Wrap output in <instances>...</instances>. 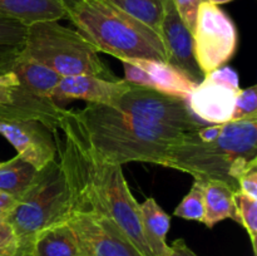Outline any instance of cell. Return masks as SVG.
Segmentation results:
<instances>
[{
    "instance_id": "obj_15",
    "label": "cell",
    "mask_w": 257,
    "mask_h": 256,
    "mask_svg": "<svg viewBox=\"0 0 257 256\" xmlns=\"http://www.w3.org/2000/svg\"><path fill=\"white\" fill-rule=\"evenodd\" d=\"M0 15L29 25L67 19L64 0H0Z\"/></svg>"
},
{
    "instance_id": "obj_30",
    "label": "cell",
    "mask_w": 257,
    "mask_h": 256,
    "mask_svg": "<svg viewBox=\"0 0 257 256\" xmlns=\"http://www.w3.org/2000/svg\"><path fill=\"white\" fill-rule=\"evenodd\" d=\"M206 3H211V4L220 5V4H226V3L233 2V0H205Z\"/></svg>"
},
{
    "instance_id": "obj_22",
    "label": "cell",
    "mask_w": 257,
    "mask_h": 256,
    "mask_svg": "<svg viewBox=\"0 0 257 256\" xmlns=\"http://www.w3.org/2000/svg\"><path fill=\"white\" fill-rule=\"evenodd\" d=\"M233 201H235V221L246 228L252 242L253 252L256 255L257 200L241 192L240 190H236L233 193Z\"/></svg>"
},
{
    "instance_id": "obj_2",
    "label": "cell",
    "mask_w": 257,
    "mask_h": 256,
    "mask_svg": "<svg viewBox=\"0 0 257 256\" xmlns=\"http://www.w3.org/2000/svg\"><path fill=\"white\" fill-rule=\"evenodd\" d=\"M73 112L93 148L120 166L145 162L165 167L171 148L190 133L161 120L142 102L130 103L122 110L88 103Z\"/></svg>"
},
{
    "instance_id": "obj_13",
    "label": "cell",
    "mask_w": 257,
    "mask_h": 256,
    "mask_svg": "<svg viewBox=\"0 0 257 256\" xmlns=\"http://www.w3.org/2000/svg\"><path fill=\"white\" fill-rule=\"evenodd\" d=\"M132 85V83L124 79L110 80L95 75H69L62 77L53 92L52 99L54 102L85 100L92 104L114 107Z\"/></svg>"
},
{
    "instance_id": "obj_18",
    "label": "cell",
    "mask_w": 257,
    "mask_h": 256,
    "mask_svg": "<svg viewBox=\"0 0 257 256\" xmlns=\"http://www.w3.org/2000/svg\"><path fill=\"white\" fill-rule=\"evenodd\" d=\"M235 191L223 181L210 180L203 182L205 217L202 223L208 228H212L216 223L226 218H232L235 221Z\"/></svg>"
},
{
    "instance_id": "obj_27",
    "label": "cell",
    "mask_w": 257,
    "mask_h": 256,
    "mask_svg": "<svg viewBox=\"0 0 257 256\" xmlns=\"http://www.w3.org/2000/svg\"><path fill=\"white\" fill-rule=\"evenodd\" d=\"M238 190L257 200V161L251 163L240 176Z\"/></svg>"
},
{
    "instance_id": "obj_11",
    "label": "cell",
    "mask_w": 257,
    "mask_h": 256,
    "mask_svg": "<svg viewBox=\"0 0 257 256\" xmlns=\"http://www.w3.org/2000/svg\"><path fill=\"white\" fill-rule=\"evenodd\" d=\"M160 37L165 48L166 63L181 70L188 79L198 84L205 74L196 62L192 33L181 20L172 0H165Z\"/></svg>"
},
{
    "instance_id": "obj_4",
    "label": "cell",
    "mask_w": 257,
    "mask_h": 256,
    "mask_svg": "<svg viewBox=\"0 0 257 256\" xmlns=\"http://www.w3.org/2000/svg\"><path fill=\"white\" fill-rule=\"evenodd\" d=\"M67 19L99 53L120 62L147 59L166 62L160 34L108 0H64Z\"/></svg>"
},
{
    "instance_id": "obj_7",
    "label": "cell",
    "mask_w": 257,
    "mask_h": 256,
    "mask_svg": "<svg viewBox=\"0 0 257 256\" xmlns=\"http://www.w3.org/2000/svg\"><path fill=\"white\" fill-rule=\"evenodd\" d=\"M193 53L203 74L225 65L233 57L238 35L232 19L218 5L203 2L192 32Z\"/></svg>"
},
{
    "instance_id": "obj_23",
    "label": "cell",
    "mask_w": 257,
    "mask_h": 256,
    "mask_svg": "<svg viewBox=\"0 0 257 256\" xmlns=\"http://www.w3.org/2000/svg\"><path fill=\"white\" fill-rule=\"evenodd\" d=\"M173 215L185 218V220L203 222V217H205L203 182L195 181L190 192L183 197L180 205L173 211Z\"/></svg>"
},
{
    "instance_id": "obj_20",
    "label": "cell",
    "mask_w": 257,
    "mask_h": 256,
    "mask_svg": "<svg viewBox=\"0 0 257 256\" xmlns=\"http://www.w3.org/2000/svg\"><path fill=\"white\" fill-rule=\"evenodd\" d=\"M119 9L152 28L160 34L163 14H165V0H108Z\"/></svg>"
},
{
    "instance_id": "obj_31",
    "label": "cell",
    "mask_w": 257,
    "mask_h": 256,
    "mask_svg": "<svg viewBox=\"0 0 257 256\" xmlns=\"http://www.w3.org/2000/svg\"><path fill=\"white\" fill-rule=\"evenodd\" d=\"M14 256H32L30 255L29 250H22V248H18L17 253Z\"/></svg>"
},
{
    "instance_id": "obj_9",
    "label": "cell",
    "mask_w": 257,
    "mask_h": 256,
    "mask_svg": "<svg viewBox=\"0 0 257 256\" xmlns=\"http://www.w3.org/2000/svg\"><path fill=\"white\" fill-rule=\"evenodd\" d=\"M68 223L84 256H143L109 218L94 213L69 212Z\"/></svg>"
},
{
    "instance_id": "obj_19",
    "label": "cell",
    "mask_w": 257,
    "mask_h": 256,
    "mask_svg": "<svg viewBox=\"0 0 257 256\" xmlns=\"http://www.w3.org/2000/svg\"><path fill=\"white\" fill-rule=\"evenodd\" d=\"M38 171L30 163L15 156L7 162L0 163V191L19 200L34 180Z\"/></svg>"
},
{
    "instance_id": "obj_5",
    "label": "cell",
    "mask_w": 257,
    "mask_h": 256,
    "mask_svg": "<svg viewBox=\"0 0 257 256\" xmlns=\"http://www.w3.org/2000/svg\"><path fill=\"white\" fill-rule=\"evenodd\" d=\"M22 53L60 77L95 75L118 79L102 60L97 48L82 33L59 24L57 20L29 25Z\"/></svg>"
},
{
    "instance_id": "obj_28",
    "label": "cell",
    "mask_w": 257,
    "mask_h": 256,
    "mask_svg": "<svg viewBox=\"0 0 257 256\" xmlns=\"http://www.w3.org/2000/svg\"><path fill=\"white\" fill-rule=\"evenodd\" d=\"M166 256H197L190 247L187 246V243L185 242V240L182 238H178L172 242V245L170 246V252Z\"/></svg>"
},
{
    "instance_id": "obj_3",
    "label": "cell",
    "mask_w": 257,
    "mask_h": 256,
    "mask_svg": "<svg viewBox=\"0 0 257 256\" xmlns=\"http://www.w3.org/2000/svg\"><path fill=\"white\" fill-rule=\"evenodd\" d=\"M196 131L171 148L165 167L188 173L200 182L223 181L238 190L240 176L257 161V120L226 122L220 135L208 140H201Z\"/></svg>"
},
{
    "instance_id": "obj_1",
    "label": "cell",
    "mask_w": 257,
    "mask_h": 256,
    "mask_svg": "<svg viewBox=\"0 0 257 256\" xmlns=\"http://www.w3.org/2000/svg\"><path fill=\"white\" fill-rule=\"evenodd\" d=\"M53 133L69 191V212L109 218L143 256H152L143 237L140 203L131 193L122 166L104 160L93 148L73 110H63Z\"/></svg>"
},
{
    "instance_id": "obj_26",
    "label": "cell",
    "mask_w": 257,
    "mask_h": 256,
    "mask_svg": "<svg viewBox=\"0 0 257 256\" xmlns=\"http://www.w3.org/2000/svg\"><path fill=\"white\" fill-rule=\"evenodd\" d=\"M19 245L12 226L5 217H0V256H14Z\"/></svg>"
},
{
    "instance_id": "obj_14",
    "label": "cell",
    "mask_w": 257,
    "mask_h": 256,
    "mask_svg": "<svg viewBox=\"0 0 257 256\" xmlns=\"http://www.w3.org/2000/svg\"><path fill=\"white\" fill-rule=\"evenodd\" d=\"M4 73H14L29 92L45 99H52L53 92L62 79L57 72L23 54L22 49L0 62V74Z\"/></svg>"
},
{
    "instance_id": "obj_25",
    "label": "cell",
    "mask_w": 257,
    "mask_h": 256,
    "mask_svg": "<svg viewBox=\"0 0 257 256\" xmlns=\"http://www.w3.org/2000/svg\"><path fill=\"white\" fill-rule=\"evenodd\" d=\"M203 2L205 0H172L181 20L185 23V25L191 33L195 29L198 9Z\"/></svg>"
},
{
    "instance_id": "obj_17",
    "label": "cell",
    "mask_w": 257,
    "mask_h": 256,
    "mask_svg": "<svg viewBox=\"0 0 257 256\" xmlns=\"http://www.w3.org/2000/svg\"><path fill=\"white\" fill-rule=\"evenodd\" d=\"M140 208L143 237L151 253L152 256H166L170 252V246L166 242L171 226L170 215L152 197L140 203Z\"/></svg>"
},
{
    "instance_id": "obj_10",
    "label": "cell",
    "mask_w": 257,
    "mask_h": 256,
    "mask_svg": "<svg viewBox=\"0 0 257 256\" xmlns=\"http://www.w3.org/2000/svg\"><path fill=\"white\" fill-rule=\"evenodd\" d=\"M0 135L17 150L18 156L37 171L57 160L54 133L34 118H8L0 115Z\"/></svg>"
},
{
    "instance_id": "obj_24",
    "label": "cell",
    "mask_w": 257,
    "mask_h": 256,
    "mask_svg": "<svg viewBox=\"0 0 257 256\" xmlns=\"http://www.w3.org/2000/svg\"><path fill=\"white\" fill-rule=\"evenodd\" d=\"M231 122H251L257 120L256 85L241 89L235 100Z\"/></svg>"
},
{
    "instance_id": "obj_12",
    "label": "cell",
    "mask_w": 257,
    "mask_h": 256,
    "mask_svg": "<svg viewBox=\"0 0 257 256\" xmlns=\"http://www.w3.org/2000/svg\"><path fill=\"white\" fill-rule=\"evenodd\" d=\"M122 64L124 80L172 97L187 100L197 85V83L188 79L181 70L166 62L135 59L131 62H122Z\"/></svg>"
},
{
    "instance_id": "obj_21",
    "label": "cell",
    "mask_w": 257,
    "mask_h": 256,
    "mask_svg": "<svg viewBox=\"0 0 257 256\" xmlns=\"http://www.w3.org/2000/svg\"><path fill=\"white\" fill-rule=\"evenodd\" d=\"M27 29V25L0 15V62L22 49Z\"/></svg>"
},
{
    "instance_id": "obj_8",
    "label": "cell",
    "mask_w": 257,
    "mask_h": 256,
    "mask_svg": "<svg viewBox=\"0 0 257 256\" xmlns=\"http://www.w3.org/2000/svg\"><path fill=\"white\" fill-rule=\"evenodd\" d=\"M241 90L238 74L230 67L217 68L207 73L187 98L196 117L212 124L230 122L235 100Z\"/></svg>"
},
{
    "instance_id": "obj_16",
    "label": "cell",
    "mask_w": 257,
    "mask_h": 256,
    "mask_svg": "<svg viewBox=\"0 0 257 256\" xmlns=\"http://www.w3.org/2000/svg\"><path fill=\"white\" fill-rule=\"evenodd\" d=\"M32 256H84L79 240L68 221L44 228L33 238Z\"/></svg>"
},
{
    "instance_id": "obj_6",
    "label": "cell",
    "mask_w": 257,
    "mask_h": 256,
    "mask_svg": "<svg viewBox=\"0 0 257 256\" xmlns=\"http://www.w3.org/2000/svg\"><path fill=\"white\" fill-rule=\"evenodd\" d=\"M69 211V191L62 166L55 160L38 171L32 185L7 216V221L17 236L19 248L29 250L38 232L67 221Z\"/></svg>"
},
{
    "instance_id": "obj_29",
    "label": "cell",
    "mask_w": 257,
    "mask_h": 256,
    "mask_svg": "<svg viewBox=\"0 0 257 256\" xmlns=\"http://www.w3.org/2000/svg\"><path fill=\"white\" fill-rule=\"evenodd\" d=\"M17 201L18 198H15L14 196L0 191V217L7 218V216L12 212L14 206L17 205Z\"/></svg>"
}]
</instances>
